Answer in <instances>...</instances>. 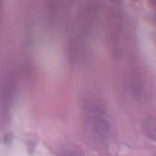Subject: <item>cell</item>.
I'll return each mask as SVG.
<instances>
[{
	"instance_id": "obj_1",
	"label": "cell",
	"mask_w": 156,
	"mask_h": 156,
	"mask_svg": "<svg viewBox=\"0 0 156 156\" xmlns=\"http://www.w3.org/2000/svg\"><path fill=\"white\" fill-rule=\"evenodd\" d=\"M85 122L91 139L103 144L110 136V124L101 108L93 106L85 111Z\"/></svg>"
},
{
	"instance_id": "obj_2",
	"label": "cell",
	"mask_w": 156,
	"mask_h": 156,
	"mask_svg": "<svg viewBox=\"0 0 156 156\" xmlns=\"http://www.w3.org/2000/svg\"><path fill=\"white\" fill-rule=\"evenodd\" d=\"M146 129L149 135L156 140V120L152 119L147 123Z\"/></svg>"
}]
</instances>
